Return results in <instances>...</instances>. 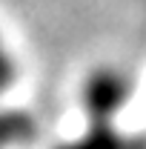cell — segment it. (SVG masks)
Wrapping results in <instances>:
<instances>
[{
	"mask_svg": "<svg viewBox=\"0 0 146 149\" xmlns=\"http://www.w3.org/2000/svg\"><path fill=\"white\" fill-rule=\"evenodd\" d=\"M17 74H20L17 49H15L12 37L6 35V32H3V26H0V97H3V95L15 86Z\"/></svg>",
	"mask_w": 146,
	"mask_h": 149,
	"instance_id": "cell-1",
	"label": "cell"
}]
</instances>
